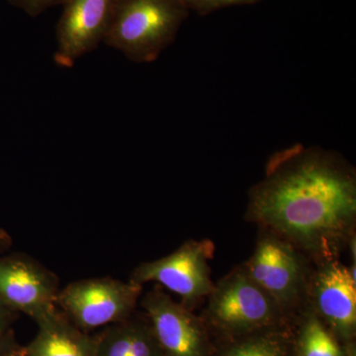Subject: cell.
<instances>
[{
  "instance_id": "cell-1",
  "label": "cell",
  "mask_w": 356,
  "mask_h": 356,
  "mask_svg": "<svg viewBox=\"0 0 356 356\" xmlns=\"http://www.w3.org/2000/svg\"><path fill=\"white\" fill-rule=\"evenodd\" d=\"M247 218L315 264L337 259L355 236V168L318 147L295 145L278 152L250 191Z\"/></svg>"
},
{
  "instance_id": "cell-2",
  "label": "cell",
  "mask_w": 356,
  "mask_h": 356,
  "mask_svg": "<svg viewBox=\"0 0 356 356\" xmlns=\"http://www.w3.org/2000/svg\"><path fill=\"white\" fill-rule=\"evenodd\" d=\"M188 14L182 0H118L103 42L132 62L152 63L173 43Z\"/></svg>"
},
{
  "instance_id": "cell-3",
  "label": "cell",
  "mask_w": 356,
  "mask_h": 356,
  "mask_svg": "<svg viewBox=\"0 0 356 356\" xmlns=\"http://www.w3.org/2000/svg\"><path fill=\"white\" fill-rule=\"evenodd\" d=\"M259 229L254 254L245 262V269L287 318L306 305L312 261L285 238Z\"/></svg>"
},
{
  "instance_id": "cell-4",
  "label": "cell",
  "mask_w": 356,
  "mask_h": 356,
  "mask_svg": "<svg viewBox=\"0 0 356 356\" xmlns=\"http://www.w3.org/2000/svg\"><path fill=\"white\" fill-rule=\"evenodd\" d=\"M207 299L206 318L233 336L271 329L286 320L277 304L250 277L245 264L214 284Z\"/></svg>"
},
{
  "instance_id": "cell-5",
  "label": "cell",
  "mask_w": 356,
  "mask_h": 356,
  "mask_svg": "<svg viewBox=\"0 0 356 356\" xmlns=\"http://www.w3.org/2000/svg\"><path fill=\"white\" fill-rule=\"evenodd\" d=\"M143 286L111 277L88 278L60 289L57 307L83 332L108 327L135 313Z\"/></svg>"
},
{
  "instance_id": "cell-6",
  "label": "cell",
  "mask_w": 356,
  "mask_h": 356,
  "mask_svg": "<svg viewBox=\"0 0 356 356\" xmlns=\"http://www.w3.org/2000/svg\"><path fill=\"white\" fill-rule=\"evenodd\" d=\"M214 252V243L209 240L187 241L166 257L140 264L129 281L140 286L159 283L177 294L181 303L192 310L207 299L214 287L209 266Z\"/></svg>"
},
{
  "instance_id": "cell-7",
  "label": "cell",
  "mask_w": 356,
  "mask_h": 356,
  "mask_svg": "<svg viewBox=\"0 0 356 356\" xmlns=\"http://www.w3.org/2000/svg\"><path fill=\"white\" fill-rule=\"evenodd\" d=\"M306 305L334 334L350 341L356 329L355 273L339 259L315 264Z\"/></svg>"
},
{
  "instance_id": "cell-8",
  "label": "cell",
  "mask_w": 356,
  "mask_h": 356,
  "mask_svg": "<svg viewBox=\"0 0 356 356\" xmlns=\"http://www.w3.org/2000/svg\"><path fill=\"white\" fill-rule=\"evenodd\" d=\"M58 278L29 255L0 257V300L38 322L57 308Z\"/></svg>"
},
{
  "instance_id": "cell-9",
  "label": "cell",
  "mask_w": 356,
  "mask_h": 356,
  "mask_svg": "<svg viewBox=\"0 0 356 356\" xmlns=\"http://www.w3.org/2000/svg\"><path fill=\"white\" fill-rule=\"evenodd\" d=\"M140 305L165 356L209 355L202 322L181 302L156 287L143 296Z\"/></svg>"
},
{
  "instance_id": "cell-10",
  "label": "cell",
  "mask_w": 356,
  "mask_h": 356,
  "mask_svg": "<svg viewBox=\"0 0 356 356\" xmlns=\"http://www.w3.org/2000/svg\"><path fill=\"white\" fill-rule=\"evenodd\" d=\"M118 0H60L62 16L57 25L58 67H72L79 58L104 41Z\"/></svg>"
},
{
  "instance_id": "cell-11",
  "label": "cell",
  "mask_w": 356,
  "mask_h": 356,
  "mask_svg": "<svg viewBox=\"0 0 356 356\" xmlns=\"http://www.w3.org/2000/svg\"><path fill=\"white\" fill-rule=\"evenodd\" d=\"M36 323L38 334L23 356H96V337L77 327L58 307Z\"/></svg>"
},
{
  "instance_id": "cell-12",
  "label": "cell",
  "mask_w": 356,
  "mask_h": 356,
  "mask_svg": "<svg viewBox=\"0 0 356 356\" xmlns=\"http://www.w3.org/2000/svg\"><path fill=\"white\" fill-rule=\"evenodd\" d=\"M96 356H165L149 318L133 314L96 337Z\"/></svg>"
},
{
  "instance_id": "cell-13",
  "label": "cell",
  "mask_w": 356,
  "mask_h": 356,
  "mask_svg": "<svg viewBox=\"0 0 356 356\" xmlns=\"http://www.w3.org/2000/svg\"><path fill=\"white\" fill-rule=\"evenodd\" d=\"M298 314L302 320L295 348L297 356H344L337 337L308 306Z\"/></svg>"
},
{
  "instance_id": "cell-14",
  "label": "cell",
  "mask_w": 356,
  "mask_h": 356,
  "mask_svg": "<svg viewBox=\"0 0 356 356\" xmlns=\"http://www.w3.org/2000/svg\"><path fill=\"white\" fill-rule=\"evenodd\" d=\"M273 329L264 330L257 336L243 337L222 356H291L285 339Z\"/></svg>"
},
{
  "instance_id": "cell-15",
  "label": "cell",
  "mask_w": 356,
  "mask_h": 356,
  "mask_svg": "<svg viewBox=\"0 0 356 356\" xmlns=\"http://www.w3.org/2000/svg\"><path fill=\"white\" fill-rule=\"evenodd\" d=\"M182 1L189 11H195L199 15H207L227 7L259 3L262 0H182Z\"/></svg>"
},
{
  "instance_id": "cell-16",
  "label": "cell",
  "mask_w": 356,
  "mask_h": 356,
  "mask_svg": "<svg viewBox=\"0 0 356 356\" xmlns=\"http://www.w3.org/2000/svg\"><path fill=\"white\" fill-rule=\"evenodd\" d=\"M60 0H9L13 6L24 10L31 17H37L49 7L60 4Z\"/></svg>"
},
{
  "instance_id": "cell-17",
  "label": "cell",
  "mask_w": 356,
  "mask_h": 356,
  "mask_svg": "<svg viewBox=\"0 0 356 356\" xmlns=\"http://www.w3.org/2000/svg\"><path fill=\"white\" fill-rule=\"evenodd\" d=\"M17 316V312L9 308L0 300V334L9 331V327Z\"/></svg>"
},
{
  "instance_id": "cell-18",
  "label": "cell",
  "mask_w": 356,
  "mask_h": 356,
  "mask_svg": "<svg viewBox=\"0 0 356 356\" xmlns=\"http://www.w3.org/2000/svg\"><path fill=\"white\" fill-rule=\"evenodd\" d=\"M10 331L0 334V356H7L20 350Z\"/></svg>"
},
{
  "instance_id": "cell-19",
  "label": "cell",
  "mask_w": 356,
  "mask_h": 356,
  "mask_svg": "<svg viewBox=\"0 0 356 356\" xmlns=\"http://www.w3.org/2000/svg\"><path fill=\"white\" fill-rule=\"evenodd\" d=\"M9 243V236L6 235L3 232H0V250L7 248Z\"/></svg>"
},
{
  "instance_id": "cell-20",
  "label": "cell",
  "mask_w": 356,
  "mask_h": 356,
  "mask_svg": "<svg viewBox=\"0 0 356 356\" xmlns=\"http://www.w3.org/2000/svg\"><path fill=\"white\" fill-rule=\"evenodd\" d=\"M23 348H21L19 350L15 351V353H11V355L7 356H23Z\"/></svg>"
}]
</instances>
